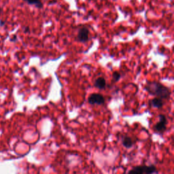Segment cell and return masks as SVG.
Instances as JSON below:
<instances>
[{
  "mask_svg": "<svg viewBox=\"0 0 174 174\" xmlns=\"http://www.w3.org/2000/svg\"><path fill=\"white\" fill-rule=\"evenodd\" d=\"M158 171L156 170V167L154 165H140V166H136L134 167L133 168L129 171V173H146V174H149V173H157Z\"/></svg>",
  "mask_w": 174,
  "mask_h": 174,
  "instance_id": "2",
  "label": "cell"
},
{
  "mask_svg": "<svg viewBox=\"0 0 174 174\" xmlns=\"http://www.w3.org/2000/svg\"><path fill=\"white\" fill-rule=\"evenodd\" d=\"M149 104L151 107L154 108H161L163 106V99L159 97H155L149 101Z\"/></svg>",
  "mask_w": 174,
  "mask_h": 174,
  "instance_id": "6",
  "label": "cell"
},
{
  "mask_svg": "<svg viewBox=\"0 0 174 174\" xmlns=\"http://www.w3.org/2000/svg\"><path fill=\"white\" fill-rule=\"evenodd\" d=\"M120 74L119 71H114L112 75V78H113V82L114 83H116V82L119 81L120 78Z\"/></svg>",
  "mask_w": 174,
  "mask_h": 174,
  "instance_id": "10",
  "label": "cell"
},
{
  "mask_svg": "<svg viewBox=\"0 0 174 174\" xmlns=\"http://www.w3.org/2000/svg\"><path fill=\"white\" fill-rule=\"evenodd\" d=\"M159 121L154 124L153 129L155 132L162 134L165 132V131L166 130L167 120L166 116L164 114L159 115Z\"/></svg>",
  "mask_w": 174,
  "mask_h": 174,
  "instance_id": "3",
  "label": "cell"
},
{
  "mask_svg": "<svg viewBox=\"0 0 174 174\" xmlns=\"http://www.w3.org/2000/svg\"><path fill=\"white\" fill-rule=\"evenodd\" d=\"M1 12H2V9L0 8V13H1Z\"/></svg>",
  "mask_w": 174,
  "mask_h": 174,
  "instance_id": "12",
  "label": "cell"
},
{
  "mask_svg": "<svg viewBox=\"0 0 174 174\" xmlns=\"http://www.w3.org/2000/svg\"><path fill=\"white\" fill-rule=\"evenodd\" d=\"M27 31H29V27H26V29H25V33H27Z\"/></svg>",
  "mask_w": 174,
  "mask_h": 174,
  "instance_id": "11",
  "label": "cell"
},
{
  "mask_svg": "<svg viewBox=\"0 0 174 174\" xmlns=\"http://www.w3.org/2000/svg\"><path fill=\"white\" fill-rule=\"evenodd\" d=\"M24 1L29 5L35 6L38 8H42L43 7V4L41 0H24Z\"/></svg>",
  "mask_w": 174,
  "mask_h": 174,
  "instance_id": "9",
  "label": "cell"
},
{
  "mask_svg": "<svg viewBox=\"0 0 174 174\" xmlns=\"http://www.w3.org/2000/svg\"><path fill=\"white\" fill-rule=\"evenodd\" d=\"M88 102L91 105H103L105 103V98L101 94L93 93L88 97Z\"/></svg>",
  "mask_w": 174,
  "mask_h": 174,
  "instance_id": "4",
  "label": "cell"
},
{
  "mask_svg": "<svg viewBox=\"0 0 174 174\" xmlns=\"http://www.w3.org/2000/svg\"><path fill=\"white\" fill-rule=\"evenodd\" d=\"M89 37V30L86 27H81L78 32L77 40L82 43H85L88 40Z\"/></svg>",
  "mask_w": 174,
  "mask_h": 174,
  "instance_id": "5",
  "label": "cell"
},
{
  "mask_svg": "<svg viewBox=\"0 0 174 174\" xmlns=\"http://www.w3.org/2000/svg\"><path fill=\"white\" fill-rule=\"evenodd\" d=\"M122 144L123 146L125 147L126 148H131L133 146V140H131V137L128 136H124L123 137Z\"/></svg>",
  "mask_w": 174,
  "mask_h": 174,
  "instance_id": "8",
  "label": "cell"
},
{
  "mask_svg": "<svg viewBox=\"0 0 174 174\" xmlns=\"http://www.w3.org/2000/svg\"><path fill=\"white\" fill-rule=\"evenodd\" d=\"M95 87L100 90L105 89L106 87V81L103 77H99L96 79L95 82Z\"/></svg>",
  "mask_w": 174,
  "mask_h": 174,
  "instance_id": "7",
  "label": "cell"
},
{
  "mask_svg": "<svg viewBox=\"0 0 174 174\" xmlns=\"http://www.w3.org/2000/svg\"><path fill=\"white\" fill-rule=\"evenodd\" d=\"M144 88L150 95L162 99H169L171 95L169 88L157 81L147 82Z\"/></svg>",
  "mask_w": 174,
  "mask_h": 174,
  "instance_id": "1",
  "label": "cell"
}]
</instances>
